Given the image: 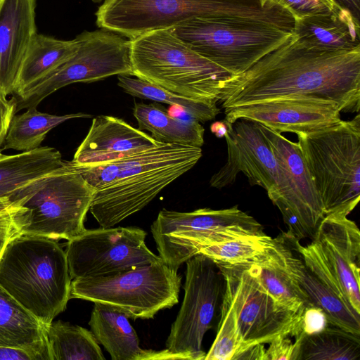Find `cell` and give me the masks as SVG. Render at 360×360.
I'll list each match as a JSON object with an SVG mask.
<instances>
[{"label":"cell","instance_id":"7c38bea8","mask_svg":"<svg viewBox=\"0 0 360 360\" xmlns=\"http://www.w3.org/2000/svg\"><path fill=\"white\" fill-rule=\"evenodd\" d=\"M219 266L225 280L224 297L233 309L239 340L233 358L251 345L269 344L281 335L295 338L303 333L304 311L295 312L278 304L249 273L246 264Z\"/></svg>","mask_w":360,"mask_h":360},{"label":"cell","instance_id":"1f68e13d","mask_svg":"<svg viewBox=\"0 0 360 360\" xmlns=\"http://www.w3.org/2000/svg\"><path fill=\"white\" fill-rule=\"evenodd\" d=\"M360 335L328 324L321 332L302 338L300 360H359Z\"/></svg>","mask_w":360,"mask_h":360},{"label":"cell","instance_id":"52a82bcc","mask_svg":"<svg viewBox=\"0 0 360 360\" xmlns=\"http://www.w3.org/2000/svg\"><path fill=\"white\" fill-rule=\"evenodd\" d=\"M297 135L325 215H348L360 200V115L323 130Z\"/></svg>","mask_w":360,"mask_h":360},{"label":"cell","instance_id":"f35d334b","mask_svg":"<svg viewBox=\"0 0 360 360\" xmlns=\"http://www.w3.org/2000/svg\"><path fill=\"white\" fill-rule=\"evenodd\" d=\"M15 115V105L0 93V147L3 144L11 121Z\"/></svg>","mask_w":360,"mask_h":360},{"label":"cell","instance_id":"836d02e7","mask_svg":"<svg viewBox=\"0 0 360 360\" xmlns=\"http://www.w3.org/2000/svg\"><path fill=\"white\" fill-rule=\"evenodd\" d=\"M220 311L218 332L204 360H233L239 348L233 311L224 295Z\"/></svg>","mask_w":360,"mask_h":360},{"label":"cell","instance_id":"d4e9b609","mask_svg":"<svg viewBox=\"0 0 360 360\" xmlns=\"http://www.w3.org/2000/svg\"><path fill=\"white\" fill-rule=\"evenodd\" d=\"M0 347L37 353L49 360L45 325L0 286Z\"/></svg>","mask_w":360,"mask_h":360},{"label":"cell","instance_id":"f546056e","mask_svg":"<svg viewBox=\"0 0 360 360\" xmlns=\"http://www.w3.org/2000/svg\"><path fill=\"white\" fill-rule=\"evenodd\" d=\"M91 117L81 112L55 115L39 112L36 108H27L25 112L13 116L3 149L25 152L37 148L47 133L60 124L74 118Z\"/></svg>","mask_w":360,"mask_h":360},{"label":"cell","instance_id":"ffe728a7","mask_svg":"<svg viewBox=\"0 0 360 360\" xmlns=\"http://www.w3.org/2000/svg\"><path fill=\"white\" fill-rule=\"evenodd\" d=\"M36 0H0V93L12 95L30 44L37 33Z\"/></svg>","mask_w":360,"mask_h":360},{"label":"cell","instance_id":"ee69618b","mask_svg":"<svg viewBox=\"0 0 360 360\" xmlns=\"http://www.w3.org/2000/svg\"><path fill=\"white\" fill-rule=\"evenodd\" d=\"M14 203L10 200L9 197H1L0 198V212L13 206Z\"/></svg>","mask_w":360,"mask_h":360},{"label":"cell","instance_id":"4316f807","mask_svg":"<svg viewBox=\"0 0 360 360\" xmlns=\"http://www.w3.org/2000/svg\"><path fill=\"white\" fill-rule=\"evenodd\" d=\"M65 166L62 155L54 148L44 146L0 158V198Z\"/></svg>","mask_w":360,"mask_h":360},{"label":"cell","instance_id":"5b68a950","mask_svg":"<svg viewBox=\"0 0 360 360\" xmlns=\"http://www.w3.org/2000/svg\"><path fill=\"white\" fill-rule=\"evenodd\" d=\"M133 76L186 98L219 102L235 75L200 55L172 29L130 39Z\"/></svg>","mask_w":360,"mask_h":360},{"label":"cell","instance_id":"4fadbf2b","mask_svg":"<svg viewBox=\"0 0 360 360\" xmlns=\"http://www.w3.org/2000/svg\"><path fill=\"white\" fill-rule=\"evenodd\" d=\"M186 262L184 297L172 325L166 349L184 360H204L202 340L221 309L225 280L219 265L202 254Z\"/></svg>","mask_w":360,"mask_h":360},{"label":"cell","instance_id":"9a60e30c","mask_svg":"<svg viewBox=\"0 0 360 360\" xmlns=\"http://www.w3.org/2000/svg\"><path fill=\"white\" fill-rule=\"evenodd\" d=\"M139 227L85 229L68 240L65 252L71 280L108 276L162 260L146 246Z\"/></svg>","mask_w":360,"mask_h":360},{"label":"cell","instance_id":"d6986e66","mask_svg":"<svg viewBox=\"0 0 360 360\" xmlns=\"http://www.w3.org/2000/svg\"><path fill=\"white\" fill-rule=\"evenodd\" d=\"M161 143L122 119L101 115L93 119L86 137L69 162L76 165L100 164Z\"/></svg>","mask_w":360,"mask_h":360},{"label":"cell","instance_id":"f1b7e54d","mask_svg":"<svg viewBox=\"0 0 360 360\" xmlns=\"http://www.w3.org/2000/svg\"><path fill=\"white\" fill-rule=\"evenodd\" d=\"M49 360H105L91 331L61 321L45 325Z\"/></svg>","mask_w":360,"mask_h":360},{"label":"cell","instance_id":"277c9868","mask_svg":"<svg viewBox=\"0 0 360 360\" xmlns=\"http://www.w3.org/2000/svg\"><path fill=\"white\" fill-rule=\"evenodd\" d=\"M71 281L65 252L54 240L18 235L0 256V286L44 325L65 309Z\"/></svg>","mask_w":360,"mask_h":360},{"label":"cell","instance_id":"74e56055","mask_svg":"<svg viewBox=\"0 0 360 360\" xmlns=\"http://www.w3.org/2000/svg\"><path fill=\"white\" fill-rule=\"evenodd\" d=\"M328 321L323 311L318 307L310 306L304 308L302 316V330L304 335H310L323 331Z\"/></svg>","mask_w":360,"mask_h":360},{"label":"cell","instance_id":"8d00e7d4","mask_svg":"<svg viewBox=\"0 0 360 360\" xmlns=\"http://www.w3.org/2000/svg\"><path fill=\"white\" fill-rule=\"evenodd\" d=\"M20 206L14 204L0 212V256L7 243L14 237L20 235L15 218Z\"/></svg>","mask_w":360,"mask_h":360},{"label":"cell","instance_id":"e0dca14e","mask_svg":"<svg viewBox=\"0 0 360 360\" xmlns=\"http://www.w3.org/2000/svg\"><path fill=\"white\" fill-rule=\"evenodd\" d=\"M231 124L244 118L262 124L278 132L309 134L342 121L338 105L311 98L290 97L250 103L224 109Z\"/></svg>","mask_w":360,"mask_h":360},{"label":"cell","instance_id":"30bf717a","mask_svg":"<svg viewBox=\"0 0 360 360\" xmlns=\"http://www.w3.org/2000/svg\"><path fill=\"white\" fill-rule=\"evenodd\" d=\"M181 276L162 260L108 276L73 279L70 298L111 306L129 319H153L179 302Z\"/></svg>","mask_w":360,"mask_h":360},{"label":"cell","instance_id":"8992f818","mask_svg":"<svg viewBox=\"0 0 360 360\" xmlns=\"http://www.w3.org/2000/svg\"><path fill=\"white\" fill-rule=\"evenodd\" d=\"M96 189L65 166L33 181L11 195L20 206L15 221L20 235L70 240L86 229L84 221Z\"/></svg>","mask_w":360,"mask_h":360},{"label":"cell","instance_id":"ab89813d","mask_svg":"<svg viewBox=\"0 0 360 360\" xmlns=\"http://www.w3.org/2000/svg\"><path fill=\"white\" fill-rule=\"evenodd\" d=\"M0 360H44L40 354L22 349L0 347Z\"/></svg>","mask_w":360,"mask_h":360},{"label":"cell","instance_id":"7a4b0ae2","mask_svg":"<svg viewBox=\"0 0 360 360\" xmlns=\"http://www.w3.org/2000/svg\"><path fill=\"white\" fill-rule=\"evenodd\" d=\"M201 157L200 147L162 143L115 160L79 165L77 172L96 189L89 210L107 228L145 207Z\"/></svg>","mask_w":360,"mask_h":360},{"label":"cell","instance_id":"5bb4252c","mask_svg":"<svg viewBox=\"0 0 360 360\" xmlns=\"http://www.w3.org/2000/svg\"><path fill=\"white\" fill-rule=\"evenodd\" d=\"M259 125L281 171L277 191L269 199L281 211L289 233L298 240H312L326 215L300 148L280 132Z\"/></svg>","mask_w":360,"mask_h":360},{"label":"cell","instance_id":"cb8c5ba5","mask_svg":"<svg viewBox=\"0 0 360 360\" xmlns=\"http://www.w3.org/2000/svg\"><path fill=\"white\" fill-rule=\"evenodd\" d=\"M291 238L288 255L290 269L311 303L323 311L329 324L360 335V313L323 283L305 266Z\"/></svg>","mask_w":360,"mask_h":360},{"label":"cell","instance_id":"d6a6232c","mask_svg":"<svg viewBox=\"0 0 360 360\" xmlns=\"http://www.w3.org/2000/svg\"><path fill=\"white\" fill-rule=\"evenodd\" d=\"M274 238L268 235L238 238L201 249L202 254L219 265L236 266L255 261L273 245Z\"/></svg>","mask_w":360,"mask_h":360},{"label":"cell","instance_id":"b9f144b4","mask_svg":"<svg viewBox=\"0 0 360 360\" xmlns=\"http://www.w3.org/2000/svg\"><path fill=\"white\" fill-rule=\"evenodd\" d=\"M340 7L347 10L353 17L360 21V0H333Z\"/></svg>","mask_w":360,"mask_h":360},{"label":"cell","instance_id":"ac0fdd59","mask_svg":"<svg viewBox=\"0 0 360 360\" xmlns=\"http://www.w3.org/2000/svg\"><path fill=\"white\" fill-rule=\"evenodd\" d=\"M337 277L349 304L360 313V231L342 213L326 215L312 240Z\"/></svg>","mask_w":360,"mask_h":360},{"label":"cell","instance_id":"60d3db41","mask_svg":"<svg viewBox=\"0 0 360 360\" xmlns=\"http://www.w3.org/2000/svg\"><path fill=\"white\" fill-rule=\"evenodd\" d=\"M268 360L264 344H257L248 347L238 354L233 360Z\"/></svg>","mask_w":360,"mask_h":360},{"label":"cell","instance_id":"8fae6325","mask_svg":"<svg viewBox=\"0 0 360 360\" xmlns=\"http://www.w3.org/2000/svg\"><path fill=\"white\" fill-rule=\"evenodd\" d=\"M101 28L78 34L76 53L38 84L20 95L13 96L15 114L37 108L58 89L77 82H94L120 75L133 76L130 39Z\"/></svg>","mask_w":360,"mask_h":360},{"label":"cell","instance_id":"3957f363","mask_svg":"<svg viewBox=\"0 0 360 360\" xmlns=\"http://www.w3.org/2000/svg\"><path fill=\"white\" fill-rule=\"evenodd\" d=\"M95 15L98 27L129 39L198 18H243L288 32L296 22L290 9L273 0H105Z\"/></svg>","mask_w":360,"mask_h":360},{"label":"cell","instance_id":"484cf974","mask_svg":"<svg viewBox=\"0 0 360 360\" xmlns=\"http://www.w3.org/2000/svg\"><path fill=\"white\" fill-rule=\"evenodd\" d=\"M76 38L62 40L37 33L20 67L12 96L20 95L53 72L77 51Z\"/></svg>","mask_w":360,"mask_h":360},{"label":"cell","instance_id":"d590c367","mask_svg":"<svg viewBox=\"0 0 360 360\" xmlns=\"http://www.w3.org/2000/svg\"><path fill=\"white\" fill-rule=\"evenodd\" d=\"M290 9L297 19L311 15L328 14L342 8L328 0H273Z\"/></svg>","mask_w":360,"mask_h":360},{"label":"cell","instance_id":"603a6c76","mask_svg":"<svg viewBox=\"0 0 360 360\" xmlns=\"http://www.w3.org/2000/svg\"><path fill=\"white\" fill-rule=\"evenodd\" d=\"M294 33L312 46L331 50L360 48V21L346 9L297 19Z\"/></svg>","mask_w":360,"mask_h":360},{"label":"cell","instance_id":"f6af8a7d","mask_svg":"<svg viewBox=\"0 0 360 360\" xmlns=\"http://www.w3.org/2000/svg\"><path fill=\"white\" fill-rule=\"evenodd\" d=\"M4 154L1 153V148H0V158H1L2 157H4Z\"/></svg>","mask_w":360,"mask_h":360},{"label":"cell","instance_id":"bcb514c9","mask_svg":"<svg viewBox=\"0 0 360 360\" xmlns=\"http://www.w3.org/2000/svg\"><path fill=\"white\" fill-rule=\"evenodd\" d=\"M94 2H100L101 0H92Z\"/></svg>","mask_w":360,"mask_h":360},{"label":"cell","instance_id":"ba28073f","mask_svg":"<svg viewBox=\"0 0 360 360\" xmlns=\"http://www.w3.org/2000/svg\"><path fill=\"white\" fill-rule=\"evenodd\" d=\"M172 30L193 50L235 76L245 72L294 33L232 17L198 18Z\"/></svg>","mask_w":360,"mask_h":360},{"label":"cell","instance_id":"7402d4cb","mask_svg":"<svg viewBox=\"0 0 360 360\" xmlns=\"http://www.w3.org/2000/svg\"><path fill=\"white\" fill-rule=\"evenodd\" d=\"M89 325L112 360H184L166 349L154 351L141 348L139 337L129 318L111 306L95 302Z\"/></svg>","mask_w":360,"mask_h":360},{"label":"cell","instance_id":"83f0119b","mask_svg":"<svg viewBox=\"0 0 360 360\" xmlns=\"http://www.w3.org/2000/svg\"><path fill=\"white\" fill-rule=\"evenodd\" d=\"M133 115L138 129L149 131L159 142L200 148L204 143L205 129L198 121L174 117L160 105L135 102Z\"/></svg>","mask_w":360,"mask_h":360},{"label":"cell","instance_id":"6da1fadb","mask_svg":"<svg viewBox=\"0 0 360 360\" xmlns=\"http://www.w3.org/2000/svg\"><path fill=\"white\" fill-rule=\"evenodd\" d=\"M311 98L335 103L340 112L360 108V48L331 50L293 33L224 89V109L269 100Z\"/></svg>","mask_w":360,"mask_h":360},{"label":"cell","instance_id":"9c48e42d","mask_svg":"<svg viewBox=\"0 0 360 360\" xmlns=\"http://www.w3.org/2000/svg\"><path fill=\"white\" fill-rule=\"evenodd\" d=\"M159 256L174 269L207 246L266 235L263 226L238 205L189 212L162 209L151 225Z\"/></svg>","mask_w":360,"mask_h":360},{"label":"cell","instance_id":"4dcf8cb0","mask_svg":"<svg viewBox=\"0 0 360 360\" xmlns=\"http://www.w3.org/2000/svg\"><path fill=\"white\" fill-rule=\"evenodd\" d=\"M131 76L117 75L118 86L129 95L175 106L183 110L199 122L212 120L220 112L215 102L195 100L177 95L148 82Z\"/></svg>","mask_w":360,"mask_h":360},{"label":"cell","instance_id":"e575fe53","mask_svg":"<svg viewBox=\"0 0 360 360\" xmlns=\"http://www.w3.org/2000/svg\"><path fill=\"white\" fill-rule=\"evenodd\" d=\"M291 335H281L269 342L266 349L268 360H300L301 344L304 333L295 338L294 342L289 338Z\"/></svg>","mask_w":360,"mask_h":360},{"label":"cell","instance_id":"7bdbcfd3","mask_svg":"<svg viewBox=\"0 0 360 360\" xmlns=\"http://www.w3.org/2000/svg\"><path fill=\"white\" fill-rule=\"evenodd\" d=\"M210 130L217 137L223 138L228 130L227 124L225 120L213 122Z\"/></svg>","mask_w":360,"mask_h":360},{"label":"cell","instance_id":"44dd1931","mask_svg":"<svg viewBox=\"0 0 360 360\" xmlns=\"http://www.w3.org/2000/svg\"><path fill=\"white\" fill-rule=\"evenodd\" d=\"M290 248L288 236L283 233L274 238L273 245L265 253L246 265L249 273L278 304L300 312L314 305L290 271Z\"/></svg>","mask_w":360,"mask_h":360},{"label":"cell","instance_id":"2e32d148","mask_svg":"<svg viewBox=\"0 0 360 360\" xmlns=\"http://www.w3.org/2000/svg\"><path fill=\"white\" fill-rule=\"evenodd\" d=\"M226 122L227 162L212 176L210 186L222 188L232 184L238 173L242 172L251 186L264 188L269 198L277 191L281 172L259 123L244 118L232 124Z\"/></svg>","mask_w":360,"mask_h":360}]
</instances>
